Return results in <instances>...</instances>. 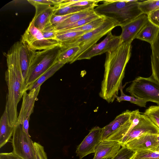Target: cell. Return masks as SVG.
I'll return each instance as SVG.
<instances>
[{
  "instance_id": "cell-1",
  "label": "cell",
  "mask_w": 159,
  "mask_h": 159,
  "mask_svg": "<svg viewBox=\"0 0 159 159\" xmlns=\"http://www.w3.org/2000/svg\"><path fill=\"white\" fill-rule=\"evenodd\" d=\"M131 49V43H124L106 53L104 76L99 95L108 103L114 101L123 88L122 82Z\"/></svg>"
},
{
  "instance_id": "cell-6",
  "label": "cell",
  "mask_w": 159,
  "mask_h": 159,
  "mask_svg": "<svg viewBox=\"0 0 159 159\" xmlns=\"http://www.w3.org/2000/svg\"><path fill=\"white\" fill-rule=\"evenodd\" d=\"M117 26V25L114 21L105 17L103 23L99 26L85 33L69 45L61 48L75 46L80 47V49L70 63L71 64L76 61L77 58L84 52L96 44L101 38L111 31Z\"/></svg>"
},
{
  "instance_id": "cell-3",
  "label": "cell",
  "mask_w": 159,
  "mask_h": 159,
  "mask_svg": "<svg viewBox=\"0 0 159 159\" xmlns=\"http://www.w3.org/2000/svg\"><path fill=\"white\" fill-rule=\"evenodd\" d=\"M98 5L94 11L100 16L114 21L121 27L143 14L139 7V1L106 0Z\"/></svg>"
},
{
  "instance_id": "cell-22",
  "label": "cell",
  "mask_w": 159,
  "mask_h": 159,
  "mask_svg": "<svg viewBox=\"0 0 159 159\" xmlns=\"http://www.w3.org/2000/svg\"><path fill=\"white\" fill-rule=\"evenodd\" d=\"M64 65L63 63L58 61L41 75L35 82L27 87L26 88V91H30L40 87L44 81L53 75Z\"/></svg>"
},
{
  "instance_id": "cell-16",
  "label": "cell",
  "mask_w": 159,
  "mask_h": 159,
  "mask_svg": "<svg viewBox=\"0 0 159 159\" xmlns=\"http://www.w3.org/2000/svg\"><path fill=\"white\" fill-rule=\"evenodd\" d=\"M121 147L120 143L116 141L102 140L96 147L93 159H111Z\"/></svg>"
},
{
  "instance_id": "cell-13",
  "label": "cell",
  "mask_w": 159,
  "mask_h": 159,
  "mask_svg": "<svg viewBox=\"0 0 159 159\" xmlns=\"http://www.w3.org/2000/svg\"><path fill=\"white\" fill-rule=\"evenodd\" d=\"M149 21L148 16L143 14L121 26L122 32L119 36L121 43H131L142 28Z\"/></svg>"
},
{
  "instance_id": "cell-27",
  "label": "cell",
  "mask_w": 159,
  "mask_h": 159,
  "mask_svg": "<svg viewBox=\"0 0 159 159\" xmlns=\"http://www.w3.org/2000/svg\"><path fill=\"white\" fill-rule=\"evenodd\" d=\"M100 16L95 13L74 23L63 26L57 30L72 29L81 26L98 18Z\"/></svg>"
},
{
  "instance_id": "cell-30",
  "label": "cell",
  "mask_w": 159,
  "mask_h": 159,
  "mask_svg": "<svg viewBox=\"0 0 159 159\" xmlns=\"http://www.w3.org/2000/svg\"><path fill=\"white\" fill-rule=\"evenodd\" d=\"M131 159H159V153L150 150H140L135 152Z\"/></svg>"
},
{
  "instance_id": "cell-24",
  "label": "cell",
  "mask_w": 159,
  "mask_h": 159,
  "mask_svg": "<svg viewBox=\"0 0 159 159\" xmlns=\"http://www.w3.org/2000/svg\"><path fill=\"white\" fill-rule=\"evenodd\" d=\"M80 49L79 46L60 48L58 59L64 65L71 62L75 55Z\"/></svg>"
},
{
  "instance_id": "cell-28",
  "label": "cell",
  "mask_w": 159,
  "mask_h": 159,
  "mask_svg": "<svg viewBox=\"0 0 159 159\" xmlns=\"http://www.w3.org/2000/svg\"><path fill=\"white\" fill-rule=\"evenodd\" d=\"M123 88L120 90V96L116 98V101L120 102L122 101H127L135 104L141 107H146L147 102L143 100L137 98L133 96H130L125 94L123 92Z\"/></svg>"
},
{
  "instance_id": "cell-9",
  "label": "cell",
  "mask_w": 159,
  "mask_h": 159,
  "mask_svg": "<svg viewBox=\"0 0 159 159\" xmlns=\"http://www.w3.org/2000/svg\"><path fill=\"white\" fill-rule=\"evenodd\" d=\"M159 128L144 114L140 115L138 124L134 125L127 135L119 143L121 146H125L128 142L146 134H158Z\"/></svg>"
},
{
  "instance_id": "cell-23",
  "label": "cell",
  "mask_w": 159,
  "mask_h": 159,
  "mask_svg": "<svg viewBox=\"0 0 159 159\" xmlns=\"http://www.w3.org/2000/svg\"><path fill=\"white\" fill-rule=\"evenodd\" d=\"M93 8H89L73 14L55 26L56 31L61 27L77 21L94 13Z\"/></svg>"
},
{
  "instance_id": "cell-12",
  "label": "cell",
  "mask_w": 159,
  "mask_h": 159,
  "mask_svg": "<svg viewBox=\"0 0 159 159\" xmlns=\"http://www.w3.org/2000/svg\"><path fill=\"white\" fill-rule=\"evenodd\" d=\"M102 128L98 126L93 128L87 135L79 145L76 153L79 159L94 152L96 147L102 141Z\"/></svg>"
},
{
  "instance_id": "cell-4",
  "label": "cell",
  "mask_w": 159,
  "mask_h": 159,
  "mask_svg": "<svg viewBox=\"0 0 159 159\" xmlns=\"http://www.w3.org/2000/svg\"><path fill=\"white\" fill-rule=\"evenodd\" d=\"M60 48V46H57L36 51L25 79L26 88L58 61V57Z\"/></svg>"
},
{
  "instance_id": "cell-33",
  "label": "cell",
  "mask_w": 159,
  "mask_h": 159,
  "mask_svg": "<svg viewBox=\"0 0 159 159\" xmlns=\"http://www.w3.org/2000/svg\"><path fill=\"white\" fill-rule=\"evenodd\" d=\"M34 147L36 159H48L46 153L43 147L40 144L34 142Z\"/></svg>"
},
{
  "instance_id": "cell-11",
  "label": "cell",
  "mask_w": 159,
  "mask_h": 159,
  "mask_svg": "<svg viewBox=\"0 0 159 159\" xmlns=\"http://www.w3.org/2000/svg\"><path fill=\"white\" fill-rule=\"evenodd\" d=\"M120 36L113 35L109 32L104 39L98 44H95L80 55L76 61L90 59L93 57L109 52L120 44Z\"/></svg>"
},
{
  "instance_id": "cell-25",
  "label": "cell",
  "mask_w": 159,
  "mask_h": 159,
  "mask_svg": "<svg viewBox=\"0 0 159 159\" xmlns=\"http://www.w3.org/2000/svg\"><path fill=\"white\" fill-rule=\"evenodd\" d=\"M53 14L58 16L67 15L88 9L92 8L87 7H73L71 6H67L63 7H56L53 6Z\"/></svg>"
},
{
  "instance_id": "cell-20",
  "label": "cell",
  "mask_w": 159,
  "mask_h": 159,
  "mask_svg": "<svg viewBox=\"0 0 159 159\" xmlns=\"http://www.w3.org/2000/svg\"><path fill=\"white\" fill-rule=\"evenodd\" d=\"M159 34V27L149 21L141 29L135 39L146 41L151 45Z\"/></svg>"
},
{
  "instance_id": "cell-29",
  "label": "cell",
  "mask_w": 159,
  "mask_h": 159,
  "mask_svg": "<svg viewBox=\"0 0 159 159\" xmlns=\"http://www.w3.org/2000/svg\"><path fill=\"white\" fill-rule=\"evenodd\" d=\"M159 128V105L152 106L143 113Z\"/></svg>"
},
{
  "instance_id": "cell-38",
  "label": "cell",
  "mask_w": 159,
  "mask_h": 159,
  "mask_svg": "<svg viewBox=\"0 0 159 159\" xmlns=\"http://www.w3.org/2000/svg\"><path fill=\"white\" fill-rule=\"evenodd\" d=\"M157 145L156 150V151L159 153V134L157 135Z\"/></svg>"
},
{
  "instance_id": "cell-17",
  "label": "cell",
  "mask_w": 159,
  "mask_h": 159,
  "mask_svg": "<svg viewBox=\"0 0 159 159\" xmlns=\"http://www.w3.org/2000/svg\"><path fill=\"white\" fill-rule=\"evenodd\" d=\"M131 111L129 110L117 116L109 124L102 128V140H107L118 132L130 119Z\"/></svg>"
},
{
  "instance_id": "cell-37",
  "label": "cell",
  "mask_w": 159,
  "mask_h": 159,
  "mask_svg": "<svg viewBox=\"0 0 159 159\" xmlns=\"http://www.w3.org/2000/svg\"><path fill=\"white\" fill-rule=\"evenodd\" d=\"M0 159H22L13 152H2L0 154Z\"/></svg>"
},
{
  "instance_id": "cell-8",
  "label": "cell",
  "mask_w": 159,
  "mask_h": 159,
  "mask_svg": "<svg viewBox=\"0 0 159 159\" xmlns=\"http://www.w3.org/2000/svg\"><path fill=\"white\" fill-rule=\"evenodd\" d=\"M22 42L35 51H41L60 46L56 40L46 39L41 32L34 26L32 19L21 37Z\"/></svg>"
},
{
  "instance_id": "cell-15",
  "label": "cell",
  "mask_w": 159,
  "mask_h": 159,
  "mask_svg": "<svg viewBox=\"0 0 159 159\" xmlns=\"http://www.w3.org/2000/svg\"><path fill=\"white\" fill-rule=\"evenodd\" d=\"M16 43L20 65L25 80L31 62L36 51L31 49L21 41Z\"/></svg>"
},
{
  "instance_id": "cell-7",
  "label": "cell",
  "mask_w": 159,
  "mask_h": 159,
  "mask_svg": "<svg viewBox=\"0 0 159 159\" xmlns=\"http://www.w3.org/2000/svg\"><path fill=\"white\" fill-rule=\"evenodd\" d=\"M11 143L12 152L21 158L36 159L34 142L21 125L17 124L14 127Z\"/></svg>"
},
{
  "instance_id": "cell-26",
  "label": "cell",
  "mask_w": 159,
  "mask_h": 159,
  "mask_svg": "<svg viewBox=\"0 0 159 159\" xmlns=\"http://www.w3.org/2000/svg\"><path fill=\"white\" fill-rule=\"evenodd\" d=\"M139 7L143 14H149L159 9V0H149L139 2Z\"/></svg>"
},
{
  "instance_id": "cell-21",
  "label": "cell",
  "mask_w": 159,
  "mask_h": 159,
  "mask_svg": "<svg viewBox=\"0 0 159 159\" xmlns=\"http://www.w3.org/2000/svg\"><path fill=\"white\" fill-rule=\"evenodd\" d=\"M56 31V40L61 47L66 46L87 32L85 31H69L64 30Z\"/></svg>"
},
{
  "instance_id": "cell-32",
  "label": "cell",
  "mask_w": 159,
  "mask_h": 159,
  "mask_svg": "<svg viewBox=\"0 0 159 159\" xmlns=\"http://www.w3.org/2000/svg\"><path fill=\"white\" fill-rule=\"evenodd\" d=\"M41 31L43 37L46 39L56 40V31L55 27L52 25L50 23Z\"/></svg>"
},
{
  "instance_id": "cell-5",
  "label": "cell",
  "mask_w": 159,
  "mask_h": 159,
  "mask_svg": "<svg viewBox=\"0 0 159 159\" xmlns=\"http://www.w3.org/2000/svg\"><path fill=\"white\" fill-rule=\"evenodd\" d=\"M126 91L137 98L159 105V82L152 75L148 77H137Z\"/></svg>"
},
{
  "instance_id": "cell-10",
  "label": "cell",
  "mask_w": 159,
  "mask_h": 159,
  "mask_svg": "<svg viewBox=\"0 0 159 159\" xmlns=\"http://www.w3.org/2000/svg\"><path fill=\"white\" fill-rule=\"evenodd\" d=\"M40 89V87L30 90L28 93L25 92L23 96V101L17 124L22 125L23 129L28 135L29 121L30 116L33 111L35 102Z\"/></svg>"
},
{
  "instance_id": "cell-31",
  "label": "cell",
  "mask_w": 159,
  "mask_h": 159,
  "mask_svg": "<svg viewBox=\"0 0 159 159\" xmlns=\"http://www.w3.org/2000/svg\"><path fill=\"white\" fill-rule=\"evenodd\" d=\"M135 153L126 146H123L111 159H131Z\"/></svg>"
},
{
  "instance_id": "cell-2",
  "label": "cell",
  "mask_w": 159,
  "mask_h": 159,
  "mask_svg": "<svg viewBox=\"0 0 159 159\" xmlns=\"http://www.w3.org/2000/svg\"><path fill=\"white\" fill-rule=\"evenodd\" d=\"M5 55L7 67L5 73V80L8 89L5 107L8 114L9 124L14 127L17 121V105L24 93L27 91L26 86L20 65L15 43Z\"/></svg>"
},
{
  "instance_id": "cell-19",
  "label": "cell",
  "mask_w": 159,
  "mask_h": 159,
  "mask_svg": "<svg viewBox=\"0 0 159 159\" xmlns=\"http://www.w3.org/2000/svg\"><path fill=\"white\" fill-rule=\"evenodd\" d=\"M14 128L9 124L8 114L5 107L0 120V148L9 141L13 135Z\"/></svg>"
},
{
  "instance_id": "cell-34",
  "label": "cell",
  "mask_w": 159,
  "mask_h": 159,
  "mask_svg": "<svg viewBox=\"0 0 159 159\" xmlns=\"http://www.w3.org/2000/svg\"><path fill=\"white\" fill-rule=\"evenodd\" d=\"M73 14L65 16H58L53 14L51 17L50 23L55 27L70 16Z\"/></svg>"
},
{
  "instance_id": "cell-18",
  "label": "cell",
  "mask_w": 159,
  "mask_h": 159,
  "mask_svg": "<svg viewBox=\"0 0 159 159\" xmlns=\"http://www.w3.org/2000/svg\"><path fill=\"white\" fill-rule=\"evenodd\" d=\"M36 11L32 19L35 27L41 31L49 23L53 14V6L50 5H39L34 6Z\"/></svg>"
},
{
  "instance_id": "cell-14",
  "label": "cell",
  "mask_w": 159,
  "mask_h": 159,
  "mask_svg": "<svg viewBox=\"0 0 159 159\" xmlns=\"http://www.w3.org/2000/svg\"><path fill=\"white\" fill-rule=\"evenodd\" d=\"M157 134H146L128 142L125 146L136 152L140 150L156 151L157 145Z\"/></svg>"
},
{
  "instance_id": "cell-35",
  "label": "cell",
  "mask_w": 159,
  "mask_h": 159,
  "mask_svg": "<svg viewBox=\"0 0 159 159\" xmlns=\"http://www.w3.org/2000/svg\"><path fill=\"white\" fill-rule=\"evenodd\" d=\"M148 16L149 21L159 27V9L151 13Z\"/></svg>"
},
{
  "instance_id": "cell-36",
  "label": "cell",
  "mask_w": 159,
  "mask_h": 159,
  "mask_svg": "<svg viewBox=\"0 0 159 159\" xmlns=\"http://www.w3.org/2000/svg\"><path fill=\"white\" fill-rule=\"evenodd\" d=\"M28 2L33 5L34 7L37 5H55L56 4L53 0H28Z\"/></svg>"
}]
</instances>
